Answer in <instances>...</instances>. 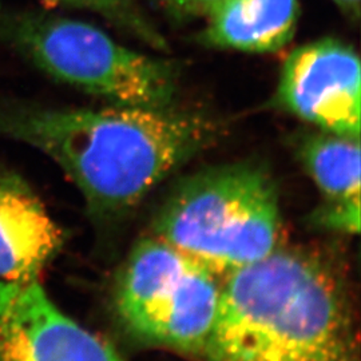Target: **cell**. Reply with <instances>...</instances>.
Wrapping results in <instances>:
<instances>
[{
    "mask_svg": "<svg viewBox=\"0 0 361 361\" xmlns=\"http://www.w3.org/2000/svg\"><path fill=\"white\" fill-rule=\"evenodd\" d=\"M212 116L170 107H47L0 101V135L47 155L92 216L137 207L173 171L219 140Z\"/></svg>",
    "mask_w": 361,
    "mask_h": 361,
    "instance_id": "6da1fadb",
    "label": "cell"
},
{
    "mask_svg": "<svg viewBox=\"0 0 361 361\" xmlns=\"http://www.w3.org/2000/svg\"><path fill=\"white\" fill-rule=\"evenodd\" d=\"M204 361H360L347 285L328 259L281 245L224 277Z\"/></svg>",
    "mask_w": 361,
    "mask_h": 361,
    "instance_id": "7a4b0ae2",
    "label": "cell"
},
{
    "mask_svg": "<svg viewBox=\"0 0 361 361\" xmlns=\"http://www.w3.org/2000/svg\"><path fill=\"white\" fill-rule=\"evenodd\" d=\"M283 213L265 166L243 161L182 180L159 207L153 235L225 277L283 245Z\"/></svg>",
    "mask_w": 361,
    "mask_h": 361,
    "instance_id": "3957f363",
    "label": "cell"
},
{
    "mask_svg": "<svg viewBox=\"0 0 361 361\" xmlns=\"http://www.w3.org/2000/svg\"><path fill=\"white\" fill-rule=\"evenodd\" d=\"M222 281L152 234L134 246L116 276V320L145 345L200 357L216 322Z\"/></svg>",
    "mask_w": 361,
    "mask_h": 361,
    "instance_id": "277c9868",
    "label": "cell"
},
{
    "mask_svg": "<svg viewBox=\"0 0 361 361\" xmlns=\"http://www.w3.org/2000/svg\"><path fill=\"white\" fill-rule=\"evenodd\" d=\"M7 37L34 65L110 104L170 107L178 90L173 66L134 51L90 23L43 13L15 16Z\"/></svg>",
    "mask_w": 361,
    "mask_h": 361,
    "instance_id": "5b68a950",
    "label": "cell"
},
{
    "mask_svg": "<svg viewBox=\"0 0 361 361\" xmlns=\"http://www.w3.org/2000/svg\"><path fill=\"white\" fill-rule=\"evenodd\" d=\"M274 102L323 131L360 140L357 52L347 43L331 38L297 49L283 67Z\"/></svg>",
    "mask_w": 361,
    "mask_h": 361,
    "instance_id": "8992f818",
    "label": "cell"
},
{
    "mask_svg": "<svg viewBox=\"0 0 361 361\" xmlns=\"http://www.w3.org/2000/svg\"><path fill=\"white\" fill-rule=\"evenodd\" d=\"M63 245V232L19 174L0 169V281L39 283Z\"/></svg>",
    "mask_w": 361,
    "mask_h": 361,
    "instance_id": "52a82bcc",
    "label": "cell"
},
{
    "mask_svg": "<svg viewBox=\"0 0 361 361\" xmlns=\"http://www.w3.org/2000/svg\"><path fill=\"white\" fill-rule=\"evenodd\" d=\"M298 159L314 182L322 202L312 224L328 232L360 231V140L328 131L305 135L298 143Z\"/></svg>",
    "mask_w": 361,
    "mask_h": 361,
    "instance_id": "ba28073f",
    "label": "cell"
},
{
    "mask_svg": "<svg viewBox=\"0 0 361 361\" xmlns=\"http://www.w3.org/2000/svg\"><path fill=\"white\" fill-rule=\"evenodd\" d=\"M298 0H221L207 13V44L238 51L276 52L292 40Z\"/></svg>",
    "mask_w": 361,
    "mask_h": 361,
    "instance_id": "9c48e42d",
    "label": "cell"
},
{
    "mask_svg": "<svg viewBox=\"0 0 361 361\" xmlns=\"http://www.w3.org/2000/svg\"><path fill=\"white\" fill-rule=\"evenodd\" d=\"M58 1L102 13L104 16L113 19L116 23L128 27L140 37L146 39L149 43H155V44L161 43V38L155 34L154 30L145 22L134 0H58Z\"/></svg>",
    "mask_w": 361,
    "mask_h": 361,
    "instance_id": "30bf717a",
    "label": "cell"
},
{
    "mask_svg": "<svg viewBox=\"0 0 361 361\" xmlns=\"http://www.w3.org/2000/svg\"><path fill=\"white\" fill-rule=\"evenodd\" d=\"M159 6L177 19L205 18L221 0H157Z\"/></svg>",
    "mask_w": 361,
    "mask_h": 361,
    "instance_id": "8fae6325",
    "label": "cell"
}]
</instances>
